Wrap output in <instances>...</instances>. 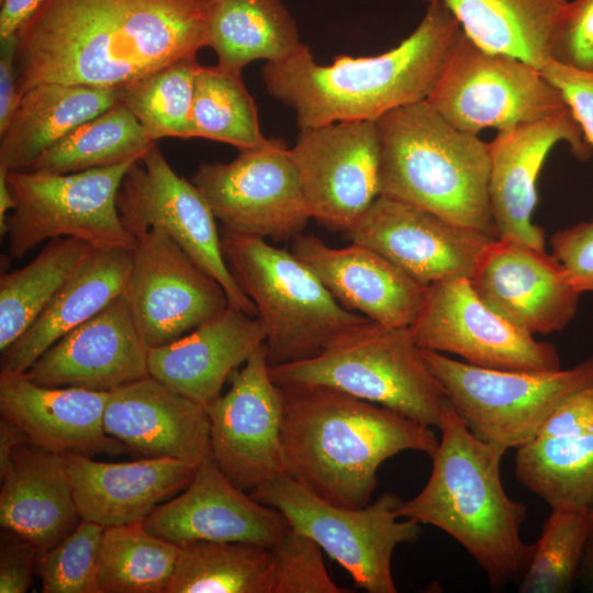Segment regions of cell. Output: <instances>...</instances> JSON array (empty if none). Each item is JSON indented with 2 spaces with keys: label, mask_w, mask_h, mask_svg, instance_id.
<instances>
[{
  "label": "cell",
  "mask_w": 593,
  "mask_h": 593,
  "mask_svg": "<svg viewBox=\"0 0 593 593\" xmlns=\"http://www.w3.org/2000/svg\"><path fill=\"white\" fill-rule=\"evenodd\" d=\"M210 0H44L18 31L20 97L45 82L126 86L208 46Z\"/></svg>",
  "instance_id": "cell-1"
},
{
  "label": "cell",
  "mask_w": 593,
  "mask_h": 593,
  "mask_svg": "<svg viewBox=\"0 0 593 593\" xmlns=\"http://www.w3.org/2000/svg\"><path fill=\"white\" fill-rule=\"evenodd\" d=\"M281 446L286 474L347 508L371 502L382 462L405 450L432 456L429 426L324 385H284Z\"/></svg>",
  "instance_id": "cell-2"
},
{
  "label": "cell",
  "mask_w": 593,
  "mask_h": 593,
  "mask_svg": "<svg viewBox=\"0 0 593 593\" xmlns=\"http://www.w3.org/2000/svg\"><path fill=\"white\" fill-rule=\"evenodd\" d=\"M462 34L450 11L430 2L416 29L385 53L320 65L301 44L287 58L266 63L261 77L268 94L295 112L299 128L376 121L426 100Z\"/></svg>",
  "instance_id": "cell-3"
},
{
  "label": "cell",
  "mask_w": 593,
  "mask_h": 593,
  "mask_svg": "<svg viewBox=\"0 0 593 593\" xmlns=\"http://www.w3.org/2000/svg\"><path fill=\"white\" fill-rule=\"evenodd\" d=\"M439 430L430 477L416 496L402 501L399 517L447 533L474 558L492 586L522 579L534 544L521 535L526 507L506 494L501 480L507 450L474 436L452 405Z\"/></svg>",
  "instance_id": "cell-4"
},
{
  "label": "cell",
  "mask_w": 593,
  "mask_h": 593,
  "mask_svg": "<svg viewBox=\"0 0 593 593\" xmlns=\"http://www.w3.org/2000/svg\"><path fill=\"white\" fill-rule=\"evenodd\" d=\"M376 123L380 195L496 238L488 143L451 125L427 100L394 109Z\"/></svg>",
  "instance_id": "cell-5"
},
{
  "label": "cell",
  "mask_w": 593,
  "mask_h": 593,
  "mask_svg": "<svg viewBox=\"0 0 593 593\" xmlns=\"http://www.w3.org/2000/svg\"><path fill=\"white\" fill-rule=\"evenodd\" d=\"M269 374L280 387H329L429 427L439 428L451 407L410 328L369 318L337 335L314 357L269 366Z\"/></svg>",
  "instance_id": "cell-6"
},
{
  "label": "cell",
  "mask_w": 593,
  "mask_h": 593,
  "mask_svg": "<svg viewBox=\"0 0 593 593\" xmlns=\"http://www.w3.org/2000/svg\"><path fill=\"white\" fill-rule=\"evenodd\" d=\"M221 246L267 328L269 366L314 357L337 335L367 320L343 307L292 251L225 230Z\"/></svg>",
  "instance_id": "cell-7"
},
{
  "label": "cell",
  "mask_w": 593,
  "mask_h": 593,
  "mask_svg": "<svg viewBox=\"0 0 593 593\" xmlns=\"http://www.w3.org/2000/svg\"><path fill=\"white\" fill-rule=\"evenodd\" d=\"M421 354L469 430L503 448L534 439L548 416L572 395L593 388V355L568 369H489L423 349Z\"/></svg>",
  "instance_id": "cell-8"
},
{
  "label": "cell",
  "mask_w": 593,
  "mask_h": 593,
  "mask_svg": "<svg viewBox=\"0 0 593 593\" xmlns=\"http://www.w3.org/2000/svg\"><path fill=\"white\" fill-rule=\"evenodd\" d=\"M257 501L280 511L290 528L323 549L369 593H395L391 561L401 544H414L422 524L399 517L402 500L382 493L361 508L334 505L318 497L287 474L267 481L249 492Z\"/></svg>",
  "instance_id": "cell-9"
},
{
  "label": "cell",
  "mask_w": 593,
  "mask_h": 593,
  "mask_svg": "<svg viewBox=\"0 0 593 593\" xmlns=\"http://www.w3.org/2000/svg\"><path fill=\"white\" fill-rule=\"evenodd\" d=\"M137 159L72 174L8 172L15 206L7 219L9 253L21 258L45 240L74 237L97 250H133L136 238L116 208L122 179Z\"/></svg>",
  "instance_id": "cell-10"
},
{
  "label": "cell",
  "mask_w": 593,
  "mask_h": 593,
  "mask_svg": "<svg viewBox=\"0 0 593 593\" xmlns=\"http://www.w3.org/2000/svg\"><path fill=\"white\" fill-rule=\"evenodd\" d=\"M451 125L478 135L506 130L568 108L542 71L511 55L488 51L463 32L426 99Z\"/></svg>",
  "instance_id": "cell-11"
},
{
  "label": "cell",
  "mask_w": 593,
  "mask_h": 593,
  "mask_svg": "<svg viewBox=\"0 0 593 593\" xmlns=\"http://www.w3.org/2000/svg\"><path fill=\"white\" fill-rule=\"evenodd\" d=\"M125 230L135 238L150 228L168 235L224 289L230 306L257 316V309L231 272L221 233L208 202L170 167L154 143L125 172L116 195Z\"/></svg>",
  "instance_id": "cell-12"
},
{
  "label": "cell",
  "mask_w": 593,
  "mask_h": 593,
  "mask_svg": "<svg viewBox=\"0 0 593 593\" xmlns=\"http://www.w3.org/2000/svg\"><path fill=\"white\" fill-rule=\"evenodd\" d=\"M223 230L284 240L312 217L301 181L281 139L266 138L230 163H203L193 178Z\"/></svg>",
  "instance_id": "cell-13"
},
{
  "label": "cell",
  "mask_w": 593,
  "mask_h": 593,
  "mask_svg": "<svg viewBox=\"0 0 593 593\" xmlns=\"http://www.w3.org/2000/svg\"><path fill=\"white\" fill-rule=\"evenodd\" d=\"M409 328L419 348L454 354L473 366L518 371L561 368L553 345L536 340L489 307L469 278L427 286Z\"/></svg>",
  "instance_id": "cell-14"
},
{
  "label": "cell",
  "mask_w": 593,
  "mask_h": 593,
  "mask_svg": "<svg viewBox=\"0 0 593 593\" xmlns=\"http://www.w3.org/2000/svg\"><path fill=\"white\" fill-rule=\"evenodd\" d=\"M231 387L205 405L212 459L238 489L251 492L286 474L283 395L269 374L266 342L228 377Z\"/></svg>",
  "instance_id": "cell-15"
},
{
  "label": "cell",
  "mask_w": 593,
  "mask_h": 593,
  "mask_svg": "<svg viewBox=\"0 0 593 593\" xmlns=\"http://www.w3.org/2000/svg\"><path fill=\"white\" fill-rule=\"evenodd\" d=\"M290 155L311 216L327 228L347 232L380 195L376 121L300 128Z\"/></svg>",
  "instance_id": "cell-16"
},
{
  "label": "cell",
  "mask_w": 593,
  "mask_h": 593,
  "mask_svg": "<svg viewBox=\"0 0 593 593\" xmlns=\"http://www.w3.org/2000/svg\"><path fill=\"white\" fill-rule=\"evenodd\" d=\"M124 295L149 348L187 335L230 306L223 287L156 228L136 238Z\"/></svg>",
  "instance_id": "cell-17"
},
{
  "label": "cell",
  "mask_w": 593,
  "mask_h": 593,
  "mask_svg": "<svg viewBox=\"0 0 593 593\" xmlns=\"http://www.w3.org/2000/svg\"><path fill=\"white\" fill-rule=\"evenodd\" d=\"M345 233L351 243L379 253L426 287L469 278L483 250L495 239L383 195Z\"/></svg>",
  "instance_id": "cell-18"
},
{
  "label": "cell",
  "mask_w": 593,
  "mask_h": 593,
  "mask_svg": "<svg viewBox=\"0 0 593 593\" xmlns=\"http://www.w3.org/2000/svg\"><path fill=\"white\" fill-rule=\"evenodd\" d=\"M560 142L584 160L591 153L570 108L537 121L497 131L489 146V204L496 238L545 249V232L532 222L537 179L550 150Z\"/></svg>",
  "instance_id": "cell-19"
},
{
  "label": "cell",
  "mask_w": 593,
  "mask_h": 593,
  "mask_svg": "<svg viewBox=\"0 0 593 593\" xmlns=\"http://www.w3.org/2000/svg\"><path fill=\"white\" fill-rule=\"evenodd\" d=\"M469 281L489 307L532 335L562 331L581 295L552 255L507 238L486 246Z\"/></svg>",
  "instance_id": "cell-20"
},
{
  "label": "cell",
  "mask_w": 593,
  "mask_h": 593,
  "mask_svg": "<svg viewBox=\"0 0 593 593\" xmlns=\"http://www.w3.org/2000/svg\"><path fill=\"white\" fill-rule=\"evenodd\" d=\"M153 535L182 546L195 540L273 548L290 530L284 515L235 486L210 458L189 485L143 522Z\"/></svg>",
  "instance_id": "cell-21"
},
{
  "label": "cell",
  "mask_w": 593,
  "mask_h": 593,
  "mask_svg": "<svg viewBox=\"0 0 593 593\" xmlns=\"http://www.w3.org/2000/svg\"><path fill=\"white\" fill-rule=\"evenodd\" d=\"M148 350L123 293L60 337L24 373L45 387L111 392L149 377Z\"/></svg>",
  "instance_id": "cell-22"
},
{
  "label": "cell",
  "mask_w": 593,
  "mask_h": 593,
  "mask_svg": "<svg viewBox=\"0 0 593 593\" xmlns=\"http://www.w3.org/2000/svg\"><path fill=\"white\" fill-rule=\"evenodd\" d=\"M292 253L346 310L391 327H410L415 320L426 286L371 248L356 243L335 248L301 233Z\"/></svg>",
  "instance_id": "cell-23"
},
{
  "label": "cell",
  "mask_w": 593,
  "mask_h": 593,
  "mask_svg": "<svg viewBox=\"0 0 593 593\" xmlns=\"http://www.w3.org/2000/svg\"><path fill=\"white\" fill-rule=\"evenodd\" d=\"M103 428L146 457L176 458L195 466L212 458L205 407L150 376L110 392Z\"/></svg>",
  "instance_id": "cell-24"
},
{
  "label": "cell",
  "mask_w": 593,
  "mask_h": 593,
  "mask_svg": "<svg viewBox=\"0 0 593 593\" xmlns=\"http://www.w3.org/2000/svg\"><path fill=\"white\" fill-rule=\"evenodd\" d=\"M63 456L81 519L103 527L144 522L189 485L198 467L169 457L103 462L78 452Z\"/></svg>",
  "instance_id": "cell-25"
},
{
  "label": "cell",
  "mask_w": 593,
  "mask_h": 593,
  "mask_svg": "<svg viewBox=\"0 0 593 593\" xmlns=\"http://www.w3.org/2000/svg\"><path fill=\"white\" fill-rule=\"evenodd\" d=\"M110 392L37 384L25 373L0 376V415L29 443L64 455L113 451L103 414Z\"/></svg>",
  "instance_id": "cell-26"
},
{
  "label": "cell",
  "mask_w": 593,
  "mask_h": 593,
  "mask_svg": "<svg viewBox=\"0 0 593 593\" xmlns=\"http://www.w3.org/2000/svg\"><path fill=\"white\" fill-rule=\"evenodd\" d=\"M266 338L258 316L227 306L187 335L149 348V376L205 406Z\"/></svg>",
  "instance_id": "cell-27"
},
{
  "label": "cell",
  "mask_w": 593,
  "mask_h": 593,
  "mask_svg": "<svg viewBox=\"0 0 593 593\" xmlns=\"http://www.w3.org/2000/svg\"><path fill=\"white\" fill-rule=\"evenodd\" d=\"M0 525L38 551L47 550L80 523L64 456L26 441L0 471Z\"/></svg>",
  "instance_id": "cell-28"
},
{
  "label": "cell",
  "mask_w": 593,
  "mask_h": 593,
  "mask_svg": "<svg viewBox=\"0 0 593 593\" xmlns=\"http://www.w3.org/2000/svg\"><path fill=\"white\" fill-rule=\"evenodd\" d=\"M131 267L132 250L94 249L32 325L1 353L0 376L26 372L60 337L123 294Z\"/></svg>",
  "instance_id": "cell-29"
},
{
  "label": "cell",
  "mask_w": 593,
  "mask_h": 593,
  "mask_svg": "<svg viewBox=\"0 0 593 593\" xmlns=\"http://www.w3.org/2000/svg\"><path fill=\"white\" fill-rule=\"evenodd\" d=\"M121 87L101 88L59 82L25 91L0 133V167L25 170L48 147L78 125L120 102Z\"/></svg>",
  "instance_id": "cell-30"
},
{
  "label": "cell",
  "mask_w": 593,
  "mask_h": 593,
  "mask_svg": "<svg viewBox=\"0 0 593 593\" xmlns=\"http://www.w3.org/2000/svg\"><path fill=\"white\" fill-rule=\"evenodd\" d=\"M443 3L479 46L542 69L570 0H424Z\"/></svg>",
  "instance_id": "cell-31"
},
{
  "label": "cell",
  "mask_w": 593,
  "mask_h": 593,
  "mask_svg": "<svg viewBox=\"0 0 593 593\" xmlns=\"http://www.w3.org/2000/svg\"><path fill=\"white\" fill-rule=\"evenodd\" d=\"M296 23L281 0H210L208 46L217 65L237 72L250 61H279L300 46Z\"/></svg>",
  "instance_id": "cell-32"
},
{
  "label": "cell",
  "mask_w": 593,
  "mask_h": 593,
  "mask_svg": "<svg viewBox=\"0 0 593 593\" xmlns=\"http://www.w3.org/2000/svg\"><path fill=\"white\" fill-rule=\"evenodd\" d=\"M515 475L551 508L593 511V428L516 448Z\"/></svg>",
  "instance_id": "cell-33"
},
{
  "label": "cell",
  "mask_w": 593,
  "mask_h": 593,
  "mask_svg": "<svg viewBox=\"0 0 593 593\" xmlns=\"http://www.w3.org/2000/svg\"><path fill=\"white\" fill-rule=\"evenodd\" d=\"M93 250L78 238H54L24 267L1 275V353L32 325Z\"/></svg>",
  "instance_id": "cell-34"
},
{
  "label": "cell",
  "mask_w": 593,
  "mask_h": 593,
  "mask_svg": "<svg viewBox=\"0 0 593 593\" xmlns=\"http://www.w3.org/2000/svg\"><path fill=\"white\" fill-rule=\"evenodd\" d=\"M270 548L195 540L180 546L166 593H272Z\"/></svg>",
  "instance_id": "cell-35"
},
{
  "label": "cell",
  "mask_w": 593,
  "mask_h": 593,
  "mask_svg": "<svg viewBox=\"0 0 593 593\" xmlns=\"http://www.w3.org/2000/svg\"><path fill=\"white\" fill-rule=\"evenodd\" d=\"M156 141L121 102L78 125L25 169L72 174L141 158Z\"/></svg>",
  "instance_id": "cell-36"
},
{
  "label": "cell",
  "mask_w": 593,
  "mask_h": 593,
  "mask_svg": "<svg viewBox=\"0 0 593 593\" xmlns=\"http://www.w3.org/2000/svg\"><path fill=\"white\" fill-rule=\"evenodd\" d=\"M179 550L148 532L143 522L105 527L99 593H166Z\"/></svg>",
  "instance_id": "cell-37"
},
{
  "label": "cell",
  "mask_w": 593,
  "mask_h": 593,
  "mask_svg": "<svg viewBox=\"0 0 593 593\" xmlns=\"http://www.w3.org/2000/svg\"><path fill=\"white\" fill-rule=\"evenodd\" d=\"M240 74L219 65L200 66L194 81L192 137L223 142L239 150L266 141L254 98Z\"/></svg>",
  "instance_id": "cell-38"
},
{
  "label": "cell",
  "mask_w": 593,
  "mask_h": 593,
  "mask_svg": "<svg viewBox=\"0 0 593 593\" xmlns=\"http://www.w3.org/2000/svg\"><path fill=\"white\" fill-rule=\"evenodd\" d=\"M200 66L195 57L176 60L121 87L120 102L155 141L191 138L194 81Z\"/></svg>",
  "instance_id": "cell-39"
},
{
  "label": "cell",
  "mask_w": 593,
  "mask_h": 593,
  "mask_svg": "<svg viewBox=\"0 0 593 593\" xmlns=\"http://www.w3.org/2000/svg\"><path fill=\"white\" fill-rule=\"evenodd\" d=\"M551 510L538 540L534 542L532 559L518 586L519 593H566L579 580L593 511Z\"/></svg>",
  "instance_id": "cell-40"
},
{
  "label": "cell",
  "mask_w": 593,
  "mask_h": 593,
  "mask_svg": "<svg viewBox=\"0 0 593 593\" xmlns=\"http://www.w3.org/2000/svg\"><path fill=\"white\" fill-rule=\"evenodd\" d=\"M105 527L81 519L54 547L38 551L35 573L44 593H99L98 574Z\"/></svg>",
  "instance_id": "cell-41"
},
{
  "label": "cell",
  "mask_w": 593,
  "mask_h": 593,
  "mask_svg": "<svg viewBox=\"0 0 593 593\" xmlns=\"http://www.w3.org/2000/svg\"><path fill=\"white\" fill-rule=\"evenodd\" d=\"M271 551L272 593L350 592L331 578L323 561V549L310 537L290 528Z\"/></svg>",
  "instance_id": "cell-42"
},
{
  "label": "cell",
  "mask_w": 593,
  "mask_h": 593,
  "mask_svg": "<svg viewBox=\"0 0 593 593\" xmlns=\"http://www.w3.org/2000/svg\"><path fill=\"white\" fill-rule=\"evenodd\" d=\"M551 60L593 71V0H571L550 46Z\"/></svg>",
  "instance_id": "cell-43"
},
{
  "label": "cell",
  "mask_w": 593,
  "mask_h": 593,
  "mask_svg": "<svg viewBox=\"0 0 593 593\" xmlns=\"http://www.w3.org/2000/svg\"><path fill=\"white\" fill-rule=\"evenodd\" d=\"M550 246L571 286L581 294L593 292V217L556 232Z\"/></svg>",
  "instance_id": "cell-44"
},
{
  "label": "cell",
  "mask_w": 593,
  "mask_h": 593,
  "mask_svg": "<svg viewBox=\"0 0 593 593\" xmlns=\"http://www.w3.org/2000/svg\"><path fill=\"white\" fill-rule=\"evenodd\" d=\"M541 71L561 92L586 143L593 149V71L575 69L553 60Z\"/></svg>",
  "instance_id": "cell-45"
},
{
  "label": "cell",
  "mask_w": 593,
  "mask_h": 593,
  "mask_svg": "<svg viewBox=\"0 0 593 593\" xmlns=\"http://www.w3.org/2000/svg\"><path fill=\"white\" fill-rule=\"evenodd\" d=\"M0 546V593H25L35 572L38 549L12 534Z\"/></svg>",
  "instance_id": "cell-46"
},
{
  "label": "cell",
  "mask_w": 593,
  "mask_h": 593,
  "mask_svg": "<svg viewBox=\"0 0 593 593\" xmlns=\"http://www.w3.org/2000/svg\"><path fill=\"white\" fill-rule=\"evenodd\" d=\"M593 428V388L585 389L559 405L544 422L535 438H553Z\"/></svg>",
  "instance_id": "cell-47"
},
{
  "label": "cell",
  "mask_w": 593,
  "mask_h": 593,
  "mask_svg": "<svg viewBox=\"0 0 593 593\" xmlns=\"http://www.w3.org/2000/svg\"><path fill=\"white\" fill-rule=\"evenodd\" d=\"M0 133H2L21 99L18 92V69L15 64L18 35L13 34L0 38Z\"/></svg>",
  "instance_id": "cell-48"
},
{
  "label": "cell",
  "mask_w": 593,
  "mask_h": 593,
  "mask_svg": "<svg viewBox=\"0 0 593 593\" xmlns=\"http://www.w3.org/2000/svg\"><path fill=\"white\" fill-rule=\"evenodd\" d=\"M44 0H3L0 5V38L16 34Z\"/></svg>",
  "instance_id": "cell-49"
},
{
  "label": "cell",
  "mask_w": 593,
  "mask_h": 593,
  "mask_svg": "<svg viewBox=\"0 0 593 593\" xmlns=\"http://www.w3.org/2000/svg\"><path fill=\"white\" fill-rule=\"evenodd\" d=\"M8 170L0 167V235L7 234V219L9 211L15 206V201L8 182Z\"/></svg>",
  "instance_id": "cell-50"
},
{
  "label": "cell",
  "mask_w": 593,
  "mask_h": 593,
  "mask_svg": "<svg viewBox=\"0 0 593 593\" xmlns=\"http://www.w3.org/2000/svg\"><path fill=\"white\" fill-rule=\"evenodd\" d=\"M584 585L593 592V522L581 563L580 575Z\"/></svg>",
  "instance_id": "cell-51"
},
{
  "label": "cell",
  "mask_w": 593,
  "mask_h": 593,
  "mask_svg": "<svg viewBox=\"0 0 593 593\" xmlns=\"http://www.w3.org/2000/svg\"><path fill=\"white\" fill-rule=\"evenodd\" d=\"M3 0H0V3L2 2Z\"/></svg>",
  "instance_id": "cell-52"
}]
</instances>
